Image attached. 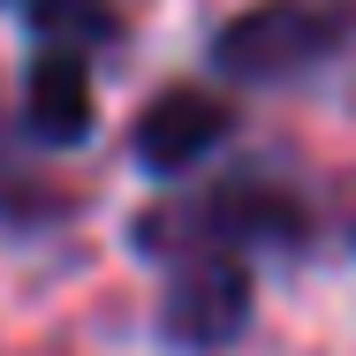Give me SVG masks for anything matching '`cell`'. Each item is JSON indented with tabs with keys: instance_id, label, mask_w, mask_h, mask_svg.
Returning a JSON list of instances; mask_svg holds the SVG:
<instances>
[{
	"instance_id": "3957f363",
	"label": "cell",
	"mask_w": 356,
	"mask_h": 356,
	"mask_svg": "<svg viewBox=\"0 0 356 356\" xmlns=\"http://www.w3.org/2000/svg\"><path fill=\"white\" fill-rule=\"evenodd\" d=\"M250 258H175V281H167V303H159V334L175 349L213 356L227 341H243L250 326Z\"/></svg>"
},
{
	"instance_id": "5b68a950",
	"label": "cell",
	"mask_w": 356,
	"mask_h": 356,
	"mask_svg": "<svg viewBox=\"0 0 356 356\" xmlns=\"http://www.w3.org/2000/svg\"><path fill=\"white\" fill-rule=\"evenodd\" d=\"M23 129L38 144H83L91 137V61L69 46H38L23 76Z\"/></svg>"
},
{
	"instance_id": "277c9868",
	"label": "cell",
	"mask_w": 356,
	"mask_h": 356,
	"mask_svg": "<svg viewBox=\"0 0 356 356\" xmlns=\"http://www.w3.org/2000/svg\"><path fill=\"white\" fill-rule=\"evenodd\" d=\"M227 129H235V106H227V99L197 91V83H167L137 114L129 152H137L144 175H190L197 159H213L220 144H227Z\"/></svg>"
},
{
	"instance_id": "6da1fadb",
	"label": "cell",
	"mask_w": 356,
	"mask_h": 356,
	"mask_svg": "<svg viewBox=\"0 0 356 356\" xmlns=\"http://www.w3.org/2000/svg\"><path fill=\"white\" fill-rule=\"evenodd\" d=\"M303 235H311L303 197L266 182V175H227L213 190L175 197V205L137 220V243L159 258H250V250H281Z\"/></svg>"
},
{
	"instance_id": "7a4b0ae2",
	"label": "cell",
	"mask_w": 356,
	"mask_h": 356,
	"mask_svg": "<svg viewBox=\"0 0 356 356\" xmlns=\"http://www.w3.org/2000/svg\"><path fill=\"white\" fill-rule=\"evenodd\" d=\"M356 38V0H258L213 31V61L235 83H296Z\"/></svg>"
},
{
	"instance_id": "52a82bcc",
	"label": "cell",
	"mask_w": 356,
	"mask_h": 356,
	"mask_svg": "<svg viewBox=\"0 0 356 356\" xmlns=\"http://www.w3.org/2000/svg\"><path fill=\"white\" fill-rule=\"evenodd\" d=\"M69 205L61 190H46L23 159H15V137H8V122H0V220H15V227H31V220H54Z\"/></svg>"
},
{
	"instance_id": "8992f818",
	"label": "cell",
	"mask_w": 356,
	"mask_h": 356,
	"mask_svg": "<svg viewBox=\"0 0 356 356\" xmlns=\"http://www.w3.org/2000/svg\"><path fill=\"white\" fill-rule=\"evenodd\" d=\"M31 31H38V46H69L91 61V46H106L122 31V8L114 0H31Z\"/></svg>"
}]
</instances>
